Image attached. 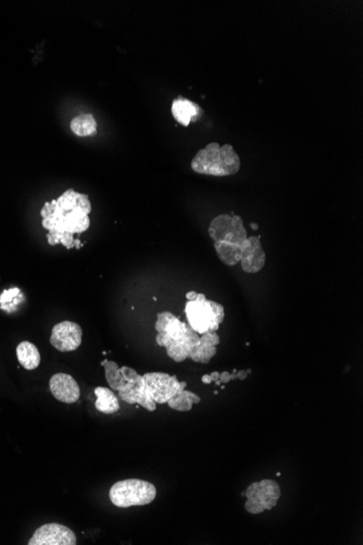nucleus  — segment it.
I'll return each instance as SVG.
<instances>
[{"instance_id":"f257e3e1","label":"nucleus","mask_w":363,"mask_h":545,"mask_svg":"<svg viewBox=\"0 0 363 545\" xmlns=\"http://www.w3.org/2000/svg\"><path fill=\"white\" fill-rule=\"evenodd\" d=\"M91 211V201L87 194L77 193L73 189H67L57 199L45 203L41 211L42 225L48 230L49 245L63 244L68 249L75 246L79 249L81 242L75 241L73 235L89 230Z\"/></svg>"},{"instance_id":"f03ea898","label":"nucleus","mask_w":363,"mask_h":545,"mask_svg":"<svg viewBox=\"0 0 363 545\" xmlns=\"http://www.w3.org/2000/svg\"><path fill=\"white\" fill-rule=\"evenodd\" d=\"M155 328L158 332L155 342L159 346L165 347L167 356L177 363L189 358L191 349L200 337L189 325L179 320V317H175L170 311L157 315Z\"/></svg>"},{"instance_id":"7ed1b4c3","label":"nucleus","mask_w":363,"mask_h":545,"mask_svg":"<svg viewBox=\"0 0 363 545\" xmlns=\"http://www.w3.org/2000/svg\"><path fill=\"white\" fill-rule=\"evenodd\" d=\"M191 169L200 175L227 177L238 173L241 159L232 145L210 143L193 157Z\"/></svg>"},{"instance_id":"20e7f679","label":"nucleus","mask_w":363,"mask_h":545,"mask_svg":"<svg viewBox=\"0 0 363 545\" xmlns=\"http://www.w3.org/2000/svg\"><path fill=\"white\" fill-rule=\"evenodd\" d=\"M185 313L189 327L198 334L217 332L225 316L222 305L209 301L205 294H197L196 299L187 301Z\"/></svg>"},{"instance_id":"39448f33","label":"nucleus","mask_w":363,"mask_h":545,"mask_svg":"<svg viewBox=\"0 0 363 545\" xmlns=\"http://www.w3.org/2000/svg\"><path fill=\"white\" fill-rule=\"evenodd\" d=\"M155 495L157 489L153 483L139 479L117 481L109 492L111 502L120 508L151 504Z\"/></svg>"},{"instance_id":"423d86ee","label":"nucleus","mask_w":363,"mask_h":545,"mask_svg":"<svg viewBox=\"0 0 363 545\" xmlns=\"http://www.w3.org/2000/svg\"><path fill=\"white\" fill-rule=\"evenodd\" d=\"M244 495L247 498L245 504L247 512L261 514L276 506L281 498V489L279 483L275 481L262 480L250 484Z\"/></svg>"},{"instance_id":"0eeeda50","label":"nucleus","mask_w":363,"mask_h":545,"mask_svg":"<svg viewBox=\"0 0 363 545\" xmlns=\"http://www.w3.org/2000/svg\"><path fill=\"white\" fill-rule=\"evenodd\" d=\"M123 375H125L127 385L122 390L119 391L120 399H122L127 404H139L144 408L148 411H155V401L151 399L146 385L144 382L143 375H139L134 369L129 367H122L121 368Z\"/></svg>"},{"instance_id":"6e6552de","label":"nucleus","mask_w":363,"mask_h":545,"mask_svg":"<svg viewBox=\"0 0 363 545\" xmlns=\"http://www.w3.org/2000/svg\"><path fill=\"white\" fill-rule=\"evenodd\" d=\"M209 234L215 242H229L243 245L247 239V231L239 215H217L209 227Z\"/></svg>"},{"instance_id":"1a4fd4ad","label":"nucleus","mask_w":363,"mask_h":545,"mask_svg":"<svg viewBox=\"0 0 363 545\" xmlns=\"http://www.w3.org/2000/svg\"><path fill=\"white\" fill-rule=\"evenodd\" d=\"M144 382L155 404H165L179 391L184 390L187 383L179 382L175 375L165 372H148L143 375Z\"/></svg>"},{"instance_id":"9d476101","label":"nucleus","mask_w":363,"mask_h":545,"mask_svg":"<svg viewBox=\"0 0 363 545\" xmlns=\"http://www.w3.org/2000/svg\"><path fill=\"white\" fill-rule=\"evenodd\" d=\"M83 331L81 325L72 321H63L53 328L51 344L59 352H73L82 344Z\"/></svg>"},{"instance_id":"9b49d317","label":"nucleus","mask_w":363,"mask_h":545,"mask_svg":"<svg viewBox=\"0 0 363 545\" xmlns=\"http://www.w3.org/2000/svg\"><path fill=\"white\" fill-rule=\"evenodd\" d=\"M77 536L71 529L60 524L39 527L30 539L29 545H75Z\"/></svg>"},{"instance_id":"f8f14e48","label":"nucleus","mask_w":363,"mask_h":545,"mask_svg":"<svg viewBox=\"0 0 363 545\" xmlns=\"http://www.w3.org/2000/svg\"><path fill=\"white\" fill-rule=\"evenodd\" d=\"M49 387L55 399L65 404L77 402L81 395L79 384L72 375L56 373L49 381Z\"/></svg>"},{"instance_id":"ddd939ff","label":"nucleus","mask_w":363,"mask_h":545,"mask_svg":"<svg viewBox=\"0 0 363 545\" xmlns=\"http://www.w3.org/2000/svg\"><path fill=\"white\" fill-rule=\"evenodd\" d=\"M241 268L246 273H257L265 265V253L261 246L260 237H247L241 251Z\"/></svg>"},{"instance_id":"4468645a","label":"nucleus","mask_w":363,"mask_h":545,"mask_svg":"<svg viewBox=\"0 0 363 545\" xmlns=\"http://www.w3.org/2000/svg\"><path fill=\"white\" fill-rule=\"evenodd\" d=\"M220 344V337L215 332H205L199 337L197 344L191 349L189 358L196 363H208L217 354V346Z\"/></svg>"},{"instance_id":"2eb2a0df","label":"nucleus","mask_w":363,"mask_h":545,"mask_svg":"<svg viewBox=\"0 0 363 545\" xmlns=\"http://www.w3.org/2000/svg\"><path fill=\"white\" fill-rule=\"evenodd\" d=\"M172 115L177 123L184 127H189L191 121H196L200 117L201 109L197 104L179 97L173 101Z\"/></svg>"},{"instance_id":"dca6fc26","label":"nucleus","mask_w":363,"mask_h":545,"mask_svg":"<svg viewBox=\"0 0 363 545\" xmlns=\"http://www.w3.org/2000/svg\"><path fill=\"white\" fill-rule=\"evenodd\" d=\"M17 357L21 366L27 370H34L41 363V354H39V349L33 343L27 342V341H24L18 345Z\"/></svg>"},{"instance_id":"f3484780","label":"nucleus","mask_w":363,"mask_h":545,"mask_svg":"<svg viewBox=\"0 0 363 545\" xmlns=\"http://www.w3.org/2000/svg\"><path fill=\"white\" fill-rule=\"evenodd\" d=\"M95 407L103 414H115L120 409L119 399L113 390L107 387H98L95 389Z\"/></svg>"},{"instance_id":"a211bd4d","label":"nucleus","mask_w":363,"mask_h":545,"mask_svg":"<svg viewBox=\"0 0 363 545\" xmlns=\"http://www.w3.org/2000/svg\"><path fill=\"white\" fill-rule=\"evenodd\" d=\"M215 249L217 257L227 265H235L241 263L243 245L229 243V242H215Z\"/></svg>"},{"instance_id":"6ab92c4d","label":"nucleus","mask_w":363,"mask_h":545,"mask_svg":"<svg viewBox=\"0 0 363 545\" xmlns=\"http://www.w3.org/2000/svg\"><path fill=\"white\" fill-rule=\"evenodd\" d=\"M70 127L72 132L79 137H91L97 132L95 118L89 113H83L75 117L72 120Z\"/></svg>"},{"instance_id":"aec40b11","label":"nucleus","mask_w":363,"mask_h":545,"mask_svg":"<svg viewBox=\"0 0 363 545\" xmlns=\"http://www.w3.org/2000/svg\"><path fill=\"white\" fill-rule=\"evenodd\" d=\"M200 397L195 393L189 392V391L182 390L177 392V394L173 395L167 404L172 409L179 411H189L193 408V404H199L200 403Z\"/></svg>"},{"instance_id":"412c9836","label":"nucleus","mask_w":363,"mask_h":545,"mask_svg":"<svg viewBox=\"0 0 363 545\" xmlns=\"http://www.w3.org/2000/svg\"><path fill=\"white\" fill-rule=\"evenodd\" d=\"M101 366L105 367L106 380H107L109 387L117 392L122 390L123 387L127 385V381H125L121 368L117 366V363L115 361H103L101 363Z\"/></svg>"},{"instance_id":"4be33fe9","label":"nucleus","mask_w":363,"mask_h":545,"mask_svg":"<svg viewBox=\"0 0 363 545\" xmlns=\"http://www.w3.org/2000/svg\"><path fill=\"white\" fill-rule=\"evenodd\" d=\"M236 372L237 371L235 370L233 373L227 372V371H224V372L220 373V380L221 383H229L231 380H235V379H237L236 377Z\"/></svg>"},{"instance_id":"5701e85b","label":"nucleus","mask_w":363,"mask_h":545,"mask_svg":"<svg viewBox=\"0 0 363 545\" xmlns=\"http://www.w3.org/2000/svg\"><path fill=\"white\" fill-rule=\"evenodd\" d=\"M197 294H198V293L195 292V291H191V292L187 293L186 299H189V301H193V299H196Z\"/></svg>"},{"instance_id":"b1692460","label":"nucleus","mask_w":363,"mask_h":545,"mask_svg":"<svg viewBox=\"0 0 363 545\" xmlns=\"http://www.w3.org/2000/svg\"><path fill=\"white\" fill-rule=\"evenodd\" d=\"M247 371L241 370L238 371V372H236V377L237 379H241V380H244V379H246L247 377Z\"/></svg>"},{"instance_id":"393cba45","label":"nucleus","mask_w":363,"mask_h":545,"mask_svg":"<svg viewBox=\"0 0 363 545\" xmlns=\"http://www.w3.org/2000/svg\"><path fill=\"white\" fill-rule=\"evenodd\" d=\"M209 375H210L211 381H217L220 379V373L217 372V371H213V372L210 373Z\"/></svg>"},{"instance_id":"a878e982","label":"nucleus","mask_w":363,"mask_h":545,"mask_svg":"<svg viewBox=\"0 0 363 545\" xmlns=\"http://www.w3.org/2000/svg\"><path fill=\"white\" fill-rule=\"evenodd\" d=\"M201 381H203V383H205V384H210L212 381H211L210 375H205L203 377V379H201Z\"/></svg>"},{"instance_id":"bb28decb","label":"nucleus","mask_w":363,"mask_h":545,"mask_svg":"<svg viewBox=\"0 0 363 545\" xmlns=\"http://www.w3.org/2000/svg\"><path fill=\"white\" fill-rule=\"evenodd\" d=\"M251 227H255V229H258V225H256V223H251Z\"/></svg>"}]
</instances>
